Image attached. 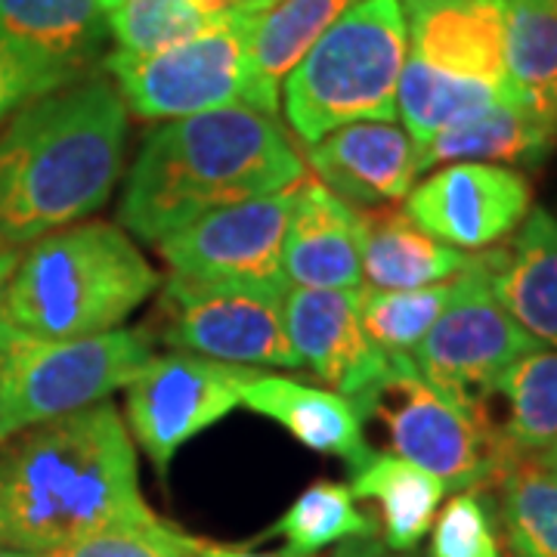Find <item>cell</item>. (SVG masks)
<instances>
[{
  "instance_id": "obj_5",
  "label": "cell",
  "mask_w": 557,
  "mask_h": 557,
  "mask_svg": "<svg viewBox=\"0 0 557 557\" xmlns=\"http://www.w3.org/2000/svg\"><path fill=\"white\" fill-rule=\"evenodd\" d=\"M406 60L403 3L359 0L282 81L285 121L304 146L357 121H394Z\"/></svg>"
},
{
  "instance_id": "obj_22",
  "label": "cell",
  "mask_w": 557,
  "mask_h": 557,
  "mask_svg": "<svg viewBox=\"0 0 557 557\" xmlns=\"http://www.w3.org/2000/svg\"><path fill=\"white\" fill-rule=\"evenodd\" d=\"M359 0H276L255 10L248 28V65L255 109L276 115L278 84L292 75L310 47Z\"/></svg>"
},
{
  "instance_id": "obj_19",
  "label": "cell",
  "mask_w": 557,
  "mask_h": 557,
  "mask_svg": "<svg viewBox=\"0 0 557 557\" xmlns=\"http://www.w3.org/2000/svg\"><path fill=\"white\" fill-rule=\"evenodd\" d=\"M242 406L282 424L292 437L319 456L344 458L347 468H357L372 456L362 437V416L354 399L329 387L255 372L242 387Z\"/></svg>"
},
{
  "instance_id": "obj_41",
  "label": "cell",
  "mask_w": 557,
  "mask_h": 557,
  "mask_svg": "<svg viewBox=\"0 0 557 557\" xmlns=\"http://www.w3.org/2000/svg\"><path fill=\"white\" fill-rule=\"evenodd\" d=\"M242 3H245L248 10H267V7L276 3V0H242Z\"/></svg>"
},
{
  "instance_id": "obj_43",
  "label": "cell",
  "mask_w": 557,
  "mask_h": 557,
  "mask_svg": "<svg viewBox=\"0 0 557 557\" xmlns=\"http://www.w3.org/2000/svg\"><path fill=\"white\" fill-rule=\"evenodd\" d=\"M511 555H515V552H511ZM515 557H523V555H515Z\"/></svg>"
},
{
  "instance_id": "obj_36",
  "label": "cell",
  "mask_w": 557,
  "mask_h": 557,
  "mask_svg": "<svg viewBox=\"0 0 557 557\" xmlns=\"http://www.w3.org/2000/svg\"><path fill=\"white\" fill-rule=\"evenodd\" d=\"M332 557H412V552H409V555H403V552H391V548H387L384 542H379L375 536H366V539H347V542L335 545Z\"/></svg>"
},
{
  "instance_id": "obj_11",
  "label": "cell",
  "mask_w": 557,
  "mask_h": 557,
  "mask_svg": "<svg viewBox=\"0 0 557 557\" xmlns=\"http://www.w3.org/2000/svg\"><path fill=\"white\" fill-rule=\"evenodd\" d=\"M255 372L183 350L143 366L127 384V424L159 474H168L171 458L189 440L239 409L242 387Z\"/></svg>"
},
{
  "instance_id": "obj_16",
  "label": "cell",
  "mask_w": 557,
  "mask_h": 557,
  "mask_svg": "<svg viewBox=\"0 0 557 557\" xmlns=\"http://www.w3.org/2000/svg\"><path fill=\"white\" fill-rule=\"evenodd\" d=\"M317 180L357 211L406 199L416 186L418 146L394 121H357L307 146Z\"/></svg>"
},
{
  "instance_id": "obj_21",
  "label": "cell",
  "mask_w": 557,
  "mask_h": 557,
  "mask_svg": "<svg viewBox=\"0 0 557 557\" xmlns=\"http://www.w3.org/2000/svg\"><path fill=\"white\" fill-rule=\"evenodd\" d=\"M471 258L424 233L406 211H362V288L409 292L461 276Z\"/></svg>"
},
{
  "instance_id": "obj_7",
  "label": "cell",
  "mask_w": 557,
  "mask_h": 557,
  "mask_svg": "<svg viewBox=\"0 0 557 557\" xmlns=\"http://www.w3.org/2000/svg\"><path fill=\"white\" fill-rule=\"evenodd\" d=\"M362 418H379L391 453L443 480L446 490H490L518 453L490 412L465 409L418 375L412 357L391 354L387 369L354 397Z\"/></svg>"
},
{
  "instance_id": "obj_12",
  "label": "cell",
  "mask_w": 557,
  "mask_h": 557,
  "mask_svg": "<svg viewBox=\"0 0 557 557\" xmlns=\"http://www.w3.org/2000/svg\"><path fill=\"white\" fill-rule=\"evenodd\" d=\"M295 189L220 208L161 239L159 255L171 276L288 292L282 251Z\"/></svg>"
},
{
  "instance_id": "obj_40",
  "label": "cell",
  "mask_w": 557,
  "mask_h": 557,
  "mask_svg": "<svg viewBox=\"0 0 557 557\" xmlns=\"http://www.w3.org/2000/svg\"><path fill=\"white\" fill-rule=\"evenodd\" d=\"M97 3H100V10L102 13H106V16H109V13H112V10H119L121 3H124V0H97Z\"/></svg>"
},
{
  "instance_id": "obj_2",
  "label": "cell",
  "mask_w": 557,
  "mask_h": 557,
  "mask_svg": "<svg viewBox=\"0 0 557 557\" xmlns=\"http://www.w3.org/2000/svg\"><path fill=\"white\" fill-rule=\"evenodd\" d=\"M127 106L106 78L25 102L0 131V248L38 242L109 201L124 174Z\"/></svg>"
},
{
  "instance_id": "obj_13",
  "label": "cell",
  "mask_w": 557,
  "mask_h": 557,
  "mask_svg": "<svg viewBox=\"0 0 557 557\" xmlns=\"http://www.w3.org/2000/svg\"><path fill=\"white\" fill-rule=\"evenodd\" d=\"M533 211V186L518 168L453 161L406 196V214L458 251H486L518 233Z\"/></svg>"
},
{
  "instance_id": "obj_27",
  "label": "cell",
  "mask_w": 557,
  "mask_h": 557,
  "mask_svg": "<svg viewBox=\"0 0 557 557\" xmlns=\"http://www.w3.org/2000/svg\"><path fill=\"white\" fill-rule=\"evenodd\" d=\"M505 403L498 434L518 456H539L557 443V350L533 347L498 379L493 397Z\"/></svg>"
},
{
  "instance_id": "obj_9",
  "label": "cell",
  "mask_w": 557,
  "mask_h": 557,
  "mask_svg": "<svg viewBox=\"0 0 557 557\" xmlns=\"http://www.w3.org/2000/svg\"><path fill=\"white\" fill-rule=\"evenodd\" d=\"M282 288L171 276L152 313V332L183 354L242 369H298L285 332Z\"/></svg>"
},
{
  "instance_id": "obj_14",
  "label": "cell",
  "mask_w": 557,
  "mask_h": 557,
  "mask_svg": "<svg viewBox=\"0 0 557 557\" xmlns=\"http://www.w3.org/2000/svg\"><path fill=\"white\" fill-rule=\"evenodd\" d=\"M0 35L38 100L87 75L100 60L109 22L97 0H0Z\"/></svg>"
},
{
  "instance_id": "obj_24",
  "label": "cell",
  "mask_w": 557,
  "mask_h": 557,
  "mask_svg": "<svg viewBox=\"0 0 557 557\" xmlns=\"http://www.w3.org/2000/svg\"><path fill=\"white\" fill-rule=\"evenodd\" d=\"M347 490L354 498L379 505L384 545L403 555L416 552L418 542L431 533L446 493L443 480L394 453H372L362 465L350 468Z\"/></svg>"
},
{
  "instance_id": "obj_35",
  "label": "cell",
  "mask_w": 557,
  "mask_h": 557,
  "mask_svg": "<svg viewBox=\"0 0 557 557\" xmlns=\"http://www.w3.org/2000/svg\"><path fill=\"white\" fill-rule=\"evenodd\" d=\"M186 557H300L292 555L288 548L285 552H248V548H230V545H218V542H205V539L189 536L186 539Z\"/></svg>"
},
{
  "instance_id": "obj_20",
  "label": "cell",
  "mask_w": 557,
  "mask_h": 557,
  "mask_svg": "<svg viewBox=\"0 0 557 557\" xmlns=\"http://www.w3.org/2000/svg\"><path fill=\"white\" fill-rule=\"evenodd\" d=\"M490 282L508 317L557 350V218L533 208L508 248H486Z\"/></svg>"
},
{
  "instance_id": "obj_28",
  "label": "cell",
  "mask_w": 557,
  "mask_h": 557,
  "mask_svg": "<svg viewBox=\"0 0 557 557\" xmlns=\"http://www.w3.org/2000/svg\"><path fill=\"white\" fill-rule=\"evenodd\" d=\"M496 490L511 552L523 557H557V478L536 456H518Z\"/></svg>"
},
{
  "instance_id": "obj_18",
  "label": "cell",
  "mask_w": 557,
  "mask_h": 557,
  "mask_svg": "<svg viewBox=\"0 0 557 557\" xmlns=\"http://www.w3.org/2000/svg\"><path fill=\"white\" fill-rule=\"evenodd\" d=\"M288 288H362V211L304 177L285 230Z\"/></svg>"
},
{
  "instance_id": "obj_1",
  "label": "cell",
  "mask_w": 557,
  "mask_h": 557,
  "mask_svg": "<svg viewBox=\"0 0 557 557\" xmlns=\"http://www.w3.org/2000/svg\"><path fill=\"white\" fill-rule=\"evenodd\" d=\"M149 515L131 431L109 399L0 446V548L47 555Z\"/></svg>"
},
{
  "instance_id": "obj_38",
  "label": "cell",
  "mask_w": 557,
  "mask_h": 557,
  "mask_svg": "<svg viewBox=\"0 0 557 557\" xmlns=\"http://www.w3.org/2000/svg\"><path fill=\"white\" fill-rule=\"evenodd\" d=\"M20 251L16 248H0V288L7 285V278L13 276L16 263H20Z\"/></svg>"
},
{
  "instance_id": "obj_37",
  "label": "cell",
  "mask_w": 557,
  "mask_h": 557,
  "mask_svg": "<svg viewBox=\"0 0 557 557\" xmlns=\"http://www.w3.org/2000/svg\"><path fill=\"white\" fill-rule=\"evenodd\" d=\"M189 3H193V10H196L208 25H218V22L230 20L233 13L245 10L242 0H189Z\"/></svg>"
},
{
  "instance_id": "obj_39",
  "label": "cell",
  "mask_w": 557,
  "mask_h": 557,
  "mask_svg": "<svg viewBox=\"0 0 557 557\" xmlns=\"http://www.w3.org/2000/svg\"><path fill=\"white\" fill-rule=\"evenodd\" d=\"M536 458H539V465H542L545 471H552V474L557 478V443H552V446H548L545 453H539Z\"/></svg>"
},
{
  "instance_id": "obj_6",
  "label": "cell",
  "mask_w": 557,
  "mask_h": 557,
  "mask_svg": "<svg viewBox=\"0 0 557 557\" xmlns=\"http://www.w3.org/2000/svg\"><path fill=\"white\" fill-rule=\"evenodd\" d=\"M152 357L149 325L72 341L0 332V446L28 428L106 403Z\"/></svg>"
},
{
  "instance_id": "obj_29",
  "label": "cell",
  "mask_w": 557,
  "mask_h": 557,
  "mask_svg": "<svg viewBox=\"0 0 557 557\" xmlns=\"http://www.w3.org/2000/svg\"><path fill=\"white\" fill-rule=\"evenodd\" d=\"M375 530H379L375 520L366 511H359L357 498L347 490V483L317 480L270 527V536L285 539L292 555L310 557L347 539L375 536Z\"/></svg>"
},
{
  "instance_id": "obj_42",
  "label": "cell",
  "mask_w": 557,
  "mask_h": 557,
  "mask_svg": "<svg viewBox=\"0 0 557 557\" xmlns=\"http://www.w3.org/2000/svg\"><path fill=\"white\" fill-rule=\"evenodd\" d=\"M0 557H44V555H32V552H13V548H0Z\"/></svg>"
},
{
  "instance_id": "obj_10",
  "label": "cell",
  "mask_w": 557,
  "mask_h": 557,
  "mask_svg": "<svg viewBox=\"0 0 557 557\" xmlns=\"http://www.w3.org/2000/svg\"><path fill=\"white\" fill-rule=\"evenodd\" d=\"M539 347L498 304L490 282L486 251L456 276V295L434 329L412 350L418 375L437 394L465 409L490 412V397L505 369Z\"/></svg>"
},
{
  "instance_id": "obj_17",
  "label": "cell",
  "mask_w": 557,
  "mask_h": 557,
  "mask_svg": "<svg viewBox=\"0 0 557 557\" xmlns=\"http://www.w3.org/2000/svg\"><path fill=\"white\" fill-rule=\"evenodd\" d=\"M412 57L505 90V0H399Z\"/></svg>"
},
{
  "instance_id": "obj_30",
  "label": "cell",
  "mask_w": 557,
  "mask_h": 557,
  "mask_svg": "<svg viewBox=\"0 0 557 557\" xmlns=\"http://www.w3.org/2000/svg\"><path fill=\"white\" fill-rule=\"evenodd\" d=\"M453 295H456V278L428 288H409V292L362 288V304H359L362 332L381 354L412 357V350L434 329V322L446 310Z\"/></svg>"
},
{
  "instance_id": "obj_33",
  "label": "cell",
  "mask_w": 557,
  "mask_h": 557,
  "mask_svg": "<svg viewBox=\"0 0 557 557\" xmlns=\"http://www.w3.org/2000/svg\"><path fill=\"white\" fill-rule=\"evenodd\" d=\"M186 539L189 533L149 515L97 536L81 539L60 552H47L44 557H186Z\"/></svg>"
},
{
  "instance_id": "obj_23",
  "label": "cell",
  "mask_w": 557,
  "mask_h": 557,
  "mask_svg": "<svg viewBox=\"0 0 557 557\" xmlns=\"http://www.w3.org/2000/svg\"><path fill=\"white\" fill-rule=\"evenodd\" d=\"M557 131L523 112L511 100L496 102L443 131L418 149V171H431L453 161H480V164H505V168H536L555 152Z\"/></svg>"
},
{
  "instance_id": "obj_3",
  "label": "cell",
  "mask_w": 557,
  "mask_h": 557,
  "mask_svg": "<svg viewBox=\"0 0 557 557\" xmlns=\"http://www.w3.org/2000/svg\"><path fill=\"white\" fill-rule=\"evenodd\" d=\"M304 174L288 134L260 109L226 106L164 121L127 171L121 230L159 245L211 211L285 193Z\"/></svg>"
},
{
  "instance_id": "obj_25",
  "label": "cell",
  "mask_w": 557,
  "mask_h": 557,
  "mask_svg": "<svg viewBox=\"0 0 557 557\" xmlns=\"http://www.w3.org/2000/svg\"><path fill=\"white\" fill-rule=\"evenodd\" d=\"M505 97L557 131V0H505Z\"/></svg>"
},
{
  "instance_id": "obj_31",
  "label": "cell",
  "mask_w": 557,
  "mask_h": 557,
  "mask_svg": "<svg viewBox=\"0 0 557 557\" xmlns=\"http://www.w3.org/2000/svg\"><path fill=\"white\" fill-rule=\"evenodd\" d=\"M106 22L121 53L131 57L159 53L208 28L189 0H124Z\"/></svg>"
},
{
  "instance_id": "obj_26",
  "label": "cell",
  "mask_w": 557,
  "mask_h": 557,
  "mask_svg": "<svg viewBox=\"0 0 557 557\" xmlns=\"http://www.w3.org/2000/svg\"><path fill=\"white\" fill-rule=\"evenodd\" d=\"M502 100H508L505 90L493 84L446 75L416 57L406 60L397 84V112L418 149L461 121L478 119L480 112Z\"/></svg>"
},
{
  "instance_id": "obj_32",
  "label": "cell",
  "mask_w": 557,
  "mask_h": 557,
  "mask_svg": "<svg viewBox=\"0 0 557 557\" xmlns=\"http://www.w3.org/2000/svg\"><path fill=\"white\" fill-rule=\"evenodd\" d=\"M428 557H502L496 523L478 490L453 496L431 527Z\"/></svg>"
},
{
  "instance_id": "obj_15",
  "label": "cell",
  "mask_w": 557,
  "mask_h": 557,
  "mask_svg": "<svg viewBox=\"0 0 557 557\" xmlns=\"http://www.w3.org/2000/svg\"><path fill=\"white\" fill-rule=\"evenodd\" d=\"M362 288H288L285 332L300 366H307L329 391L354 399L387 369L362 332Z\"/></svg>"
},
{
  "instance_id": "obj_8",
  "label": "cell",
  "mask_w": 557,
  "mask_h": 557,
  "mask_svg": "<svg viewBox=\"0 0 557 557\" xmlns=\"http://www.w3.org/2000/svg\"><path fill=\"white\" fill-rule=\"evenodd\" d=\"M251 16L255 10L245 7L230 20L149 57L109 53L102 62L127 112L149 121H177L226 106L255 109L248 65Z\"/></svg>"
},
{
  "instance_id": "obj_4",
  "label": "cell",
  "mask_w": 557,
  "mask_h": 557,
  "mask_svg": "<svg viewBox=\"0 0 557 557\" xmlns=\"http://www.w3.org/2000/svg\"><path fill=\"white\" fill-rule=\"evenodd\" d=\"M159 288V270L121 226L75 223L22 255L0 288V332L40 341L106 335Z\"/></svg>"
},
{
  "instance_id": "obj_34",
  "label": "cell",
  "mask_w": 557,
  "mask_h": 557,
  "mask_svg": "<svg viewBox=\"0 0 557 557\" xmlns=\"http://www.w3.org/2000/svg\"><path fill=\"white\" fill-rule=\"evenodd\" d=\"M35 100L32 81L25 75L20 60L13 57V50L7 47V40L0 35V131L10 121V115L22 109L25 102Z\"/></svg>"
}]
</instances>
